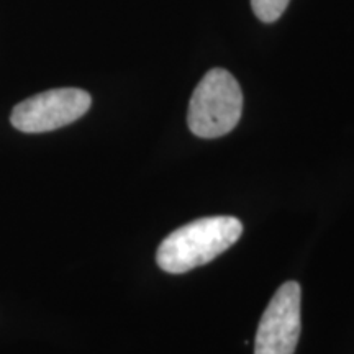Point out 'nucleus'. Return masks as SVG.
<instances>
[{
  "label": "nucleus",
  "instance_id": "obj_5",
  "mask_svg": "<svg viewBox=\"0 0 354 354\" xmlns=\"http://www.w3.org/2000/svg\"><path fill=\"white\" fill-rule=\"evenodd\" d=\"M290 0H251V8L263 24H274L286 12Z\"/></svg>",
  "mask_w": 354,
  "mask_h": 354
},
{
  "label": "nucleus",
  "instance_id": "obj_4",
  "mask_svg": "<svg viewBox=\"0 0 354 354\" xmlns=\"http://www.w3.org/2000/svg\"><path fill=\"white\" fill-rule=\"evenodd\" d=\"M299 282L289 281L279 287L261 318L254 338V354H294L297 348L300 320Z\"/></svg>",
  "mask_w": 354,
  "mask_h": 354
},
{
  "label": "nucleus",
  "instance_id": "obj_3",
  "mask_svg": "<svg viewBox=\"0 0 354 354\" xmlns=\"http://www.w3.org/2000/svg\"><path fill=\"white\" fill-rule=\"evenodd\" d=\"M91 104V95L82 88H53L20 102L12 110L10 123L24 133L53 131L79 120Z\"/></svg>",
  "mask_w": 354,
  "mask_h": 354
},
{
  "label": "nucleus",
  "instance_id": "obj_2",
  "mask_svg": "<svg viewBox=\"0 0 354 354\" xmlns=\"http://www.w3.org/2000/svg\"><path fill=\"white\" fill-rule=\"evenodd\" d=\"M243 113L240 84L227 69H210L190 97L187 123L198 138H220L238 125Z\"/></svg>",
  "mask_w": 354,
  "mask_h": 354
},
{
  "label": "nucleus",
  "instance_id": "obj_1",
  "mask_svg": "<svg viewBox=\"0 0 354 354\" xmlns=\"http://www.w3.org/2000/svg\"><path fill=\"white\" fill-rule=\"evenodd\" d=\"M243 223L234 216H205L172 232L158 248L162 271L183 274L210 263L240 240Z\"/></svg>",
  "mask_w": 354,
  "mask_h": 354
}]
</instances>
